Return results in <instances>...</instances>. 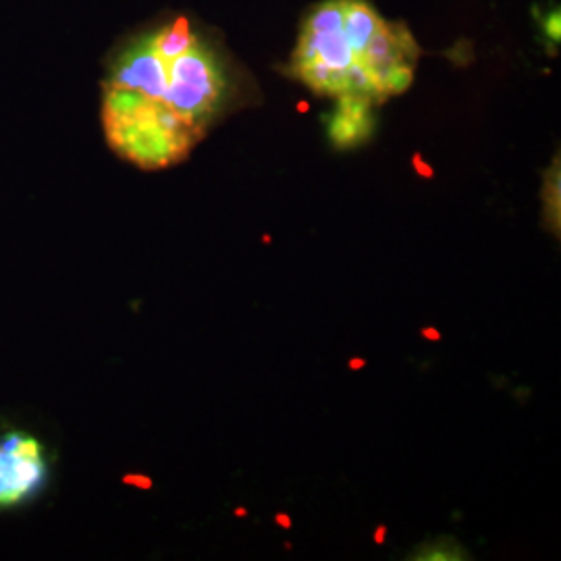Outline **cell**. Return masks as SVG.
Masks as SVG:
<instances>
[{
	"instance_id": "1",
	"label": "cell",
	"mask_w": 561,
	"mask_h": 561,
	"mask_svg": "<svg viewBox=\"0 0 561 561\" xmlns=\"http://www.w3.org/2000/svg\"><path fill=\"white\" fill-rule=\"evenodd\" d=\"M217 55L187 18L127 42L102 83V127L113 152L154 171L183 161L221 108Z\"/></svg>"
},
{
	"instance_id": "2",
	"label": "cell",
	"mask_w": 561,
	"mask_h": 561,
	"mask_svg": "<svg viewBox=\"0 0 561 561\" xmlns=\"http://www.w3.org/2000/svg\"><path fill=\"white\" fill-rule=\"evenodd\" d=\"M48 456L36 437L0 435V510L32 502L48 481Z\"/></svg>"
},
{
	"instance_id": "3",
	"label": "cell",
	"mask_w": 561,
	"mask_h": 561,
	"mask_svg": "<svg viewBox=\"0 0 561 561\" xmlns=\"http://www.w3.org/2000/svg\"><path fill=\"white\" fill-rule=\"evenodd\" d=\"M319 59L324 62L331 71L340 73L345 78V71L354 65L356 55L345 38L343 30L340 32H324V34H310L301 32L298 50L294 55V62L300 60Z\"/></svg>"
},
{
	"instance_id": "4",
	"label": "cell",
	"mask_w": 561,
	"mask_h": 561,
	"mask_svg": "<svg viewBox=\"0 0 561 561\" xmlns=\"http://www.w3.org/2000/svg\"><path fill=\"white\" fill-rule=\"evenodd\" d=\"M337 101H340V108L329 125L331 140L337 148H354L370 136L373 102L354 99V96H341Z\"/></svg>"
},
{
	"instance_id": "5",
	"label": "cell",
	"mask_w": 561,
	"mask_h": 561,
	"mask_svg": "<svg viewBox=\"0 0 561 561\" xmlns=\"http://www.w3.org/2000/svg\"><path fill=\"white\" fill-rule=\"evenodd\" d=\"M381 18L375 13V9L364 0H343V34L350 42L354 55L358 57L375 30L379 27Z\"/></svg>"
},
{
	"instance_id": "6",
	"label": "cell",
	"mask_w": 561,
	"mask_h": 561,
	"mask_svg": "<svg viewBox=\"0 0 561 561\" xmlns=\"http://www.w3.org/2000/svg\"><path fill=\"white\" fill-rule=\"evenodd\" d=\"M343 30V0H329L319 4L304 23V32L324 34Z\"/></svg>"
},
{
	"instance_id": "7",
	"label": "cell",
	"mask_w": 561,
	"mask_h": 561,
	"mask_svg": "<svg viewBox=\"0 0 561 561\" xmlns=\"http://www.w3.org/2000/svg\"><path fill=\"white\" fill-rule=\"evenodd\" d=\"M545 206H547V221L556 236L560 233V164L547 173L545 183Z\"/></svg>"
},
{
	"instance_id": "8",
	"label": "cell",
	"mask_w": 561,
	"mask_h": 561,
	"mask_svg": "<svg viewBox=\"0 0 561 561\" xmlns=\"http://www.w3.org/2000/svg\"><path fill=\"white\" fill-rule=\"evenodd\" d=\"M545 32L549 38H553L556 42L560 41V13L549 15V20L545 23Z\"/></svg>"
}]
</instances>
